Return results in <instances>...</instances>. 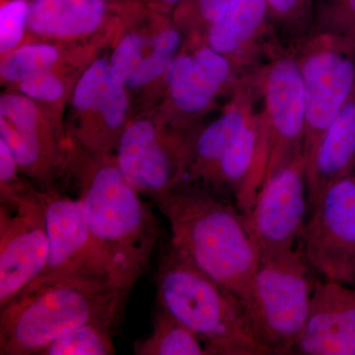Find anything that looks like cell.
Returning a JSON list of instances; mask_svg holds the SVG:
<instances>
[{
	"instance_id": "34",
	"label": "cell",
	"mask_w": 355,
	"mask_h": 355,
	"mask_svg": "<svg viewBox=\"0 0 355 355\" xmlns=\"http://www.w3.org/2000/svg\"><path fill=\"white\" fill-rule=\"evenodd\" d=\"M354 174H355V170H354Z\"/></svg>"
},
{
	"instance_id": "18",
	"label": "cell",
	"mask_w": 355,
	"mask_h": 355,
	"mask_svg": "<svg viewBox=\"0 0 355 355\" xmlns=\"http://www.w3.org/2000/svg\"><path fill=\"white\" fill-rule=\"evenodd\" d=\"M294 354L355 355V284L315 282L307 323Z\"/></svg>"
},
{
	"instance_id": "19",
	"label": "cell",
	"mask_w": 355,
	"mask_h": 355,
	"mask_svg": "<svg viewBox=\"0 0 355 355\" xmlns=\"http://www.w3.org/2000/svg\"><path fill=\"white\" fill-rule=\"evenodd\" d=\"M263 67L243 77L220 116L198 130L184 181L209 186L222 158L257 111Z\"/></svg>"
},
{
	"instance_id": "30",
	"label": "cell",
	"mask_w": 355,
	"mask_h": 355,
	"mask_svg": "<svg viewBox=\"0 0 355 355\" xmlns=\"http://www.w3.org/2000/svg\"><path fill=\"white\" fill-rule=\"evenodd\" d=\"M30 0H1L0 55L4 57L23 44L28 32Z\"/></svg>"
},
{
	"instance_id": "7",
	"label": "cell",
	"mask_w": 355,
	"mask_h": 355,
	"mask_svg": "<svg viewBox=\"0 0 355 355\" xmlns=\"http://www.w3.org/2000/svg\"><path fill=\"white\" fill-rule=\"evenodd\" d=\"M293 48L304 87L303 157L308 172L327 130L354 91L355 49L323 34H308Z\"/></svg>"
},
{
	"instance_id": "11",
	"label": "cell",
	"mask_w": 355,
	"mask_h": 355,
	"mask_svg": "<svg viewBox=\"0 0 355 355\" xmlns=\"http://www.w3.org/2000/svg\"><path fill=\"white\" fill-rule=\"evenodd\" d=\"M121 32L110 58L116 76L128 91L164 89L166 73L186 43L183 30L171 15L139 3L125 13Z\"/></svg>"
},
{
	"instance_id": "23",
	"label": "cell",
	"mask_w": 355,
	"mask_h": 355,
	"mask_svg": "<svg viewBox=\"0 0 355 355\" xmlns=\"http://www.w3.org/2000/svg\"><path fill=\"white\" fill-rule=\"evenodd\" d=\"M137 355H209L202 340L169 313L158 307L153 331L133 345Z\"/></svg>"
},
{
	"instance_id": "6",
	"label": "cell",
	"mask_w": 355,
	"mask_h": 355,
	"mask_svg": "<svg viewBox=\"0 0 355 355\" xmlns=\"http://www.w3.org/2000/svg\"><path fill=\"white\" fill-rule=\"evenodd\" d=\"M197 128H182L162 114L130 119L114 156L128 183L149 200L186 179Z\"/></svg>"
},
{
	"instance_id": "1",
	"label": "cell",
	"mask_w": 355,
	"mask_h": 355,
	"mask_svg": "<svg viewBox=\"0 0 355 355\" xmlns=\"http://www.w3.org/2000/svg\"><path fill=\"white\" fill-rule=\"evenodd\" d=\"M112 280L130 293L148 268L160 239L151 203L123 176L114 154L89 153L71 139L69 176Z\"/></svg>"
},
{
	"instance_id": "12",
	"label": "cell",
	"mask_w": 355,
	"mask_h": 355,
	"mask_svg": "<svg viewBox=\"0 0 355 355\" xmlns=\"http://www.w3.org/2000/svg\"><path fill=\"white\" fill-rule=\"evenodd\" d=\"M73 121L70 139L89 153L114 154L130 118V91L110 58L85 67L70 94Z\"/></svg>"
},
{
	"instance_id": "20",
	"label": "cell",
	"mask_w": 355,
	"mask_h": 355,
	"mask_svg": "<svg viewBox=\"0 0 355 355\" xmlns=\"http://www.w3.org/2000/svg\"><path fill=\"white\" fill-rule=\"evenodd\" d=\"M268 155L265 116L263 110H257L217 166L207 188L230 198L246 216L260 193Z\"/></svg>"
},
{
	"instance_id": "14",
	"label": "cell",
	"mask_w": 355,
	"mask_h": 355,
	"mask_svg": "<svg viewBox=\"0 0 355 355\" xmlns=\"http://www.w3.org/2000/svg\"><path fill=\"white\" fill-rule=\"evenodd\" d=\"M49 251L46 214L34 186L0 203V308L41 277Z\"/></svg>"
},
{
	"instance_id": "29",
	"label": "cell",
	"mask_w": 355,
	"mask_h": 355,
	"mask_svg": "<svg viewBox=\"0 0 355 355\" xmlns=\"http://www.w3.org/2000/svg\"><path fill=\"white\" fill-rule=\"evenodd\" d=\"M64 62L55 69L46 70L28 77L14 86V90L27 96L30 99L39 103L44 108L58 110L64 104L69 92H72L76 83H70L71 79L65 76L67 71Z\"/></svg>"
},
{
	"instance_id": "17",
	"label": "cell",
	"mask_w": 355,
	"mask_h": 355,
	"mask_svg": "<svg viewBox=\"0 0 355 355\" xmlns=\"http://www.w3.org/2000/svg\"><path fill=\"white\" fill-rule=\"evenodd\" d=\"M193 43L205 44L245 72L265 64L261 58H270L282 46L275 39L266 0H239Z\"/></svg>"
},
{
	"instance_id": "3",
	"label": "cell",
	"mask_w": 355,
	"mask_h": 355,
	"mask_svg": "<svg viewBox=\"0 0 355 355\" xmlns=\"http://www.w3.org/2000/svg\"><path fill=\"white\" fill-rule=\"evenodd\" d=\"M128 292L111 280L39 277L0 308V355H39L94 320H121Z\"/></svg>"
},
{
	"instance_id": "9",
	"label": "cell",
	"mask_w": 355,
	"mask_h": 355,
	"mask_svg": "<svg viewBox=\"0 0 355 355\" xmlns=\"http://www.w3.org/2000/svg\"><path fill=\"white\" fill-rule=\"evenodd\" d=\"M300 239L305 260L323 279L354 286V172L322 193L310 209Z\"/></svg>"
},
{
	"instance_id": "33",
	"label": "cell",
	"mask_w": 355,
	"mask_h": 355,
	"mask_svg": "<svg viewBox=\"0 0 355 355\" xmlns=\"http://www.w3.org/2000/svg\"><path fill=\"white\" fill-rule=\"evenodd\" d=\"M111 1L119 6L130 7L135 6V4L141 3V2H144V0H111Z\"/></svg>"
},
{
	"instance_id": "8",
	"label": "cell",
	"mask_w": 355,
	"mask_h": 355,
	"mask_svg": "<svg viewBox=\"0 0 355 355\" xmlns=\"http://www.w3.org/2000/svg\"><path fill=\"white\" fill-rule=\"evenodd\" d=\"M46 110L15 90L0 98V137L37 189L60 187L58 182L69 176L71 139L60 116Z\"/></svg>"
},
{
	"instance_id": "15",
	"label": "cell",
	"mask_w": 355,
	"mask_h": 355,
	"mask_svg": "<svg viewBox=\"0 0 355 355\" xmlns=\"http://www.w3.org/2000/svg\"><path fill=\"white\" fill-rule=\"evenodd\" d=\"M43 203L50 251L41 277L112 280L109 263L89 228L78 198L60 187L37 189Z\"/></svg>"
},
{
	"instance_id": "27",
	"label": "cell",
	"mask_w": 355,
	"mask_h": 355,
	"mask_svg": "<svg viewBox=\"0 0 355 355\" xmlns=\"http://www.w3.org/2000/svg\"><path fill=\"white\" fill-rule=\"evenodd\" d=\"M309 34L329 35L355 49V0H315Z\"/></svg>"
},
{
	"instance_id": "25",
	"label": "cell",
	"mask_w": 355,
	"mask_h": 355,
	"mask_svg": "<svg viewBox=\"0 0 355 355\" xmlns=\"http://www.w3.org/2000/svg\"><path fill=\"white\" fill-rule=\"evenodd\" d=\"M120 320H94L72 329L44 347L39 355H113L114 331Z\"/></svg>"
},
{
	"instance_id": "21",
	"label": "cell",
	"mask_w": 355,
	"mask_h": 355,
	"mask_svg": "<svg viewBox=\"0 0 355 355\" xmlns=\"http://www.w3.org/2000/svg\"><path fill=\"white\" fill-rule=\"evenodd\" d=\"M128 8L111 0H30L28 32L51 43H76L120 23Z\"/></svg>"
},
{
	"instance_id": "16",
	"label": "cell",
	"mask_w": 355,
	"mask_h": 355,
	"mask_svg": "<svg viewBox=\"0 0 355 355\" xmlns=\"http://www.w3.org/2000/svg\"><path fill=\"white\" fill-rule=\"evenodd\" d=\"M307 209V164L302 155L263 184L244 216L260 254L293 248L304 230Z\"/></svg>"
},
{
	"instance_id": "13",
	"label": "cell",
	"mask_w": 355,
	"mask_h": 355,
	"mask_svg": "<svg viewBox=\"0 0 355 355\" xmlns=\"http://www.w3.org/2000/svg\"><path fill=\"white\" fill-rule=\"evenodd\" d=\"M250 72L243 71L205 44L186 41L166 73L167 105L162 116L179 128H198V120L216 100L232 93Z\"/></svg>"
},
{
	"instance_id": "32",
	"label": "cell",
	"mask_w": 355,
	"mask_h": 355,
	"mask_svg": "<svg viewBox=\"0 0 355 355\" xmlns=\"http://www.w3.org/2000/svg\"><path fill=\"white\" fill-rule=\"evenodd\" d=\"M186 0H144V4L147 8L155 12L172 15L175 9L181 6Z\"/></svg>"
},
{
	"instance_id": "28",
	"label": "cell",
	"mask_w": 355,
	"mask_h": 355,
	"mask_svg": "<svg viewBox=\"0 0 355 355\" xmlns=\"http://www.w3.org/2000/svg\"><path fill=\"white\" fill-rule=\"evenodd\" d=\"M239 0H186L172 13L187 41L198 42L205 31Z\"/></svg>"
},
{
	"instance_id": "22",
	"label": "cell",
	"mask_w": 355,
	"mask_h": 355,
	"mask_svg": "<svg viewBox=\"0 0 355 355\" xmlns=\"http://www.w3.org/2000/svg\"><path fill=\"white\" fill-rule=\"evenodd\" d=\"M355 170V86L327 130L307 172L309 209L330 184Z\"/></svg>"
},
{
	"instance_id": "2",
	"label": "cell",
	"mask_w": 355,
	"mask_h": 355,
	"mask_svg": "<svg viewBox=\"0 0 355 355\" xmlns=\"http://www.w3.org/2000/svg\"><path fill=\"white\" fill-rule=\"evenodd\" d=\"M150 202L169 223V244L175 251L233 292L245 306L261 254L235 202L186 181Z\"/></svg>"
},
{
	"instance_id": "24",
	"label": "cell",
	"mask_w": 355,
	"mask_h": 355,
	"mask_svg": "<svg viewBox=\"0 0 355 355\" xmlns=\"http://www.w3.org/2000/svg\"><path fill=\"white\" fill-rule=\"evenodd\" d=\"M62 44L46 41L21 44L1 58L0 77L2 83L17 85L28 77L55 69L64 62Z\"/></svg>"
},
{
	"instance_id": "5",
	"label": "cell",
	"mask_w": 355,
	"mask_h": 355,
	"mask_svg": "<svg viewBox=\"0 0 355 355\" xmlns=\"http://www.w3.org/2000/svg\"><path fill=\"white\" fill-rule=\"evenodd\" d=\"M301 250L261 254L245 304L268 354H291L307 323L315 282Z\"/></svg>"
},
{
	"instance_id": "4",
	"label": "cell",
	"mask_w": 355,
	"mask_h": 355,
	"mask_svg": "<svg viewBox=\"0 0 355 355\" xmlns=\"http://www.w3.org/2000/svg\"><path fill=\"white\" fill-rule=\"evenodd\" d=\"M158 307L190 329L209 355L268 354L241 299L168 244L161 254Z\"/></svg>"
},
{
	"instance_id": "31",
	"label": "cell",
	"mask_w": 355,
	"mask_h": 355,
	"mask_svg": "<svg viewBox=\"0 0 355 355\" xmlns=\"http://www.w3.org/2000/svg\"><path fill=\"white\" fill-rule=\"evenodd\" d=\"M20 175L22 173L10 147L0 137V203L11 202L31 190V182Z\"/></svg>"
},
{
	"instance_id": "26",
	"label": "cell",
	"mask_w": 355,
	"mask_h": 355,
	"mask_svg": "<svg viewBox=\"0 0 355 355\" xmlns=\"http://www.w3.org/2000/svg\"><path fill=\"white\" fill-rule=\"evenodd\" d=\"M275 39L292 48L309 34L315 0H266Z\"/></svg>"
},
{
	"instance_id": "10",
	"label": "cell",
	"mask_w": 355,
	"mask_h": 355,
	"mask_svg": "<svg viewBox=\"0 0 355 355\" xmlns=\"http://www.w3.org/2000/svg\"><path fill=\"white\" fill-rule=\"evenodd\" d=\"M261 91L268 144L263 184L303 155L305 94L294 48L282 46L263 64Z\"/></svg>"
}]
</instances>
